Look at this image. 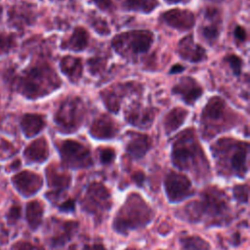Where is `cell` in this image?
<instances>
[{"mask_svg": "<svg viewBox=\"0 0 250 250\" xmlns=\"http://www.w3.org/2000/svg\"><path fill=\"white\" fill-rule=\"evenodd\" d=\"M16 91L29 100L50 95L62 85L56 71L47 62H38L24 69L21 75L12 77Z\"/></svg>", "mask_w": 250, "mask_h": 250, "instance_id": "6da1fadb", "label": "cell"}, {"mask_svg": "<svg viewBox=\"0 0 250 250\" xmlns=\"http://www.w3.org/2000/svg\"><path fill=\"white\" fill-rule=\"evenodd\" d=\"M172 162L181 170L189 171L197 179L209 176V165L193 130H185L178 136L172 147Z\"/></svg>", "mask_w": 250, "mask_h": 250, "instance_id": "7a4b0ae2", "label": "cell"}, {"mask_svg": "<svg viewBox=\"0 0 250 250\" xmlns=\"http://www.w3.org/2000/svg\"><path fill=\"white\" fill-rule=\"evenodd\" d=\"M229 211L225 194L216 188H210L202 192L200 200L190 202L185 213L193 222L205 219L211 225H222L230 221Z\"/></svg>", "mask_w": 250, "mask_h": 250, "instance_id": "3957f363", "label": "cell"}, {"mask_svg": "<svg viewBox=\"0 0 250 250\" xmlns=\"http://www.w3.org/2000/svg\"><path fill=\"white\" fill-rule=\"evenodd\" d=\"M152 217L153 212L146 201L138 193H131L116 214L113 228L119 233H127L132 229L145 227Z\"/></svg>", "mask_w": 250, "mask_h": 250, "instance_id": "277c9868", "label": "cell"}, {"mask_svg": "<svg viewBox=\"0 0 250 250\" xmlns=\"http://www.w3.org/2000/svg\"><path fill=\"white\" fill-rule=\"evenodd\" d=\"M153 39V33L149 30H131L114 36L111 46L117 54L130 59L147 52Z\"/></svg>", "mask_w": 250, "mask_h": 250, "instance_id": "5b68a950", "label": "cell"}, {"mask_svg": "<svg viewBox=\"0 0 250 250\" xmlns=\"http://www.w3.org/2000/svg\"><path fill=\"white\" fill-rule=\"evenodd\" d=\"M86 106L79 97L65 99L54 115V121L59 130L63 133H73L83 124Z\"/></svg>", "mask_w": 250, "mask_h": 250, "instance_id": "8992f818", "label": "cell"}, {"mask_svg": "<svg viewBox=\"0 0 250 250\" xmlns=\"http://www.w3.org/2000/svg\"><path fill=\"white\" fill-rule=\"evenodd\" d=\"M213 151L214 154H223L229 156L228 164H226V166L228 165V174L231 173L239 178L245 176L248 170L247 143H240L236 141L222 139L215 144Z\"/></svg>", "mask_w": 250, "mask_h": 250, "instance_id": "52a82bcc", "label": "cell"}, {"mask_svg": "<svg viewBox=\"0 0 250 250\" xmlns=\"http://www.w3.org/2000/svg\"><path fill=\"white\" fill-rule=\"evenodd\" d=\"M228 107L226 102L218 96L212 97L201 114V129L202 135L205 138H212L217 133L226 130L229 126L227 124Z\"/></svg>", "mask_w": 250, "mask_h": 250, "instance_id": "ba28073f", "label": "cell"}, {"mask_svg": "<svg viewBox=\"0 0 250 250\" xmlns=\"http://www.w3.org/2000/svg\"><path fill=\"white\" fill-rule=\"evenodd\" d=\"M58 149L65 167L78 169L92 165V157L89 148L74 140H64L58 145Z\"/></svg>", "mask_w": 250, "mask_h": 250, "instance_id": "9c48e42d", "label": "cell"}, {"mask_svg": "<svg viewBox=\"0 0 250 250\" xmlns=\"http://www.w3.org/2000/svg\"><path fill=\"white\" fill-rule=\"evenodd\" d=\"M110 195L107 189L99 183L91 184L85 193L82 201V207L85 211L100 215L110 208Z\"/></svg>", "mask_w": 250, "mask_h": 250, "instance_id": "30bf717a", "label": "cell"}, {"mask_svg": "<svg viewBox=\"0 0 250 250\" xmlns=\"http://www.w3.org/2000/svg\"><path fill=\"white\" fill-rule=\"evenodd\" d=\"M165 191L171 202H180L193 193L190 181L183 174L171 172L165 179Z\"/></svg>", "mask_w": 250, "mask_h": 250, "instance_id": "8fae6325", "label": "cell"}, {"mask_svg": "<svg viewBox=\"0 0 250 250\" xmlns=\"http://www.w3.org/2000/svg\"><path fill=\"white\" fill-rule=\"evenodd\" d=\"M140 89L141 86L133 82L115 84L101 92V97L105 107L109 111L117 113L120 109V104L123 98L129 93L139 91Z\"/></svg>", "mask_w": 250, "mask_h": 250, "instance_id": "7c38bea8", "label": "cell"}, {"mask_svg": "<svg viewBox=\"0 0 250 250\" xmlns=\"http://www.w3.org/2000/svg\"><path fill=\"white\" fill-rule=\"evenodd\" d=\"M11 181L17 191L25 197L34 195L43 186L41 176L29 170H23L17 173L12 177Z\"/></svg>", "mask_w": 250, "mask_h": 250, "instance_id": "4fadbf2b", "label": "cell"}, {"mask_svg": "<svg viewBox=\"0 0 250 250\" xmlns=\"http://www.w3.org/2000/svg\"><path fill=\"white\" fill-rule=\"evenodd\" d=\"M160 20L168 26L180 31L189 30L195 23V17L191 11L178 8L162 13Z\"/></svg>", "mask_w": 250, "mask_h": 250, "instance_id": "5bb4252c", "label": "cell"}, {"mask_svg": "<svg viewBox=\"0 0 250 250\" xmlns=\"http://www.w3.org/2000/svg\"><path fill=\"white\" fill-rule=\"evenodd\" d=\"M222 18L220 11L213 7L207 8L204 15V23L199 28L201 37L208 44H214L220 36Z\"/></svg>", "mask_w": 250, "mask_h": 250, "instance_id": "9a60e30c", "label": "cell"}, {"mask_svg": "<svg viewBox=\"0 0 250 250\" xmlns=\"http://www.w3.org/2000/svg\"><path fill=\"white\" fill-rule=\"evenodd\" d=\"M172 93L180 96L187 104L192 105L203 94V89L195 79L184 76L172 88Z\"/></svg>", "mask_w": 250, "mask_h": 250, "instance_id": "2e32d148", "label": "cell"}, {"mask_svg": "<svg viewBox=\"0 0 250 250\" xmlns=\"http://www.w3.org/2000/svg\"><path fill=\"white\" fill-rule=\"evenodd\" d=\"M155 114V108L144 106L139 104H134L126 110L125 119L129 124L135 127L146 129L151 126Z\"/></svg>", "mask_w": 250, "mask_h": 250, "instance_id": "e0dca14e", "label": "cell"}, {"mask_svg": "<svg viewBox=\"0 0 250 250\" xmlns=\"http://www.w3.org/2000/svg\"><path fill=\"white\" fill-rule=\"evenodd\" d=\"M89 132L95 139L109 140L116 136L118 125L108 114H103L94 120L90 126Z\"/></svg>", "mask_w": 250, "mask_h": 250, "instance_id": "ac0fdd59", "label": "cell"}, {"mask_svg": "<svg viewBox=\"0 0 250 250\" xmlns=\"http://www.w3.org/2000/svg\"><path fill=\"white\" fill-rule=\"evenodd\" d=\"M35 21L33 7L27 3H21L13 6L8 13V21L16 28H22L30 25Z\"/></svg>", "mask_w": 250, "mask_h": 250, "instance_id": "d6986e66", "label": "cell"}, {"mask_svg": "<svg viewBox=\"0 0 250 250\" xmlns=\"http://www.w3.org/2000/svg\"><path fill=\"white\" fill-rule=\"evenodd\" d=\"M177 51L183 60L190 62H199L206 59L205 50L194 43L191 35H188L179 41Z\"/></svg>", "mask_w": 250, "mask_h": 250, "instance_id": "ffe728a7", "label": "cell"}, {"mask_svg": "<svg viewBox=\"0 0 250 250\" xmlns=\"http://www.w3.org/2000/svg\"><path fill=\"white\" fill-rule=\"evenodd\" d=\"M49 146L45 137L31 142L23 150V157L28 163H43L49 157Z\"/></svg>", "mask_w": 250, "mask_h": 250, "instance_id": "44dd1931", "label": "cell"}, {"mask_svg": "<svg viewBox=\"0 0 250 250\" xmlns=\"http://www.w3.org/2000/svg\"><path fill=\"white\" fill-rule=\"evenodd\" d=\"M46 126L43 115L38 113H25L21 116L20 127L25 138H32L38 135Z\"/></svg>", "mask_w": 250, "mask_h": 250, "instance_id": "7402d4cb", "label": "cell"}, {"mask_svg": "<svg viewBox=\"0 0 250 250\" xmlns=\"http://www.w3.org/2000/svg\"><path fill=\"white\" fill-rule=\"evenodd\" d=\"M151 146L148 136L139 133H133L126 146V151L134 159L142 158L146 155Z\"/></svg>", "mask_w": 250, "mask_h": 250, "instance_id": "603a6c76", "label": "cell"}, {"mask_svg": "<svg viewBox=\"0 0 250 250\" xmlns=\"http://www.w3.org/2000/svg\"><path fill=\"white\" fill-rule=\"evenodd\" d=\"M60 68L71 83H76L82 77L83 65L80 58L72 56L62 57L60 61Z\"/></svg>", "mask_w": 250, "mask_h": 250, "instance_id": "cb8c5ba5", "label": "cell"}, {"mask_svg": "<svg viewBox=\"0 0 250 250\" xmlns=\"http://www.w3.org/2000/svg\"><path fill=\"white\" fill-rule=\"evenodd\" d=\"M89 43V34L87 30L81 26L74 28L70 37L62 42L61 48L63 50H70L73 52H81L87 48Z\"/></svg>", "mask_w": 250, "mask_h": 250, "instance_id": "d4e9b609", "label": "cell"}, {"mask_svg": "<svg viewBox=\"0 0 250 250\" xmlns=\"http://www.w3.org/2000/svg\"><path fill=\"white\" fill-rule=\"evenodd\" d=\"M188 111L183 107H175L170 110L164 118V130L167 135L179 129L186 121Z\"/></svg>", "mask_w": 250, "mask_h": 250, "instance_id": "484cf974", "label": "cell"}, {"mask_svg": "<svg viewBox=\"0 0 250 250\" xmlns=\"http://www.w3.org/2000/svg\"><path fill=\"white\" fill-rule=\"evenodd\" d=\"M44 214V205L38 200H31L26 204L25 217L29 228L33 230L37 229L42 223Z\"/></svg>", "mask_w": 250, "mask_h": 250, "instance_id": "4316f807", "label": "cell"}, {"mask_svg": "<svg viewBox=\"0 0 250 250\" xmlns=\"http://www.w3.org/2000/svg\"><path fill=\"white\" fill-rule=\"evenodd\" d=\"M59 229L56 233L51 237L50 243L53 247H59L63 245L74 233L75 229H77V223L75 222H64L59 226Z\"/></svg>", "mask_w": 250, "mask_h": 250, "instance_id": "83f0119b", "label": "cell"}, {"mask_svg": "<svg viewBox=\"0 0 250 250\" xmlns=\"http://www.w3.org/2000/svg\"><path fill=\"white\" fill-rule=\"evenodd\" d=\"M46 176L49 187L58 190L66 188L71 182V177L69 175L58 172L53 166H49L46 169Z\"/></svg>", "mask_w": 250, "mask_h": 250, "instance_id": "f1b7e54d", "label": "cell"}, {"mask_svg": "<svg viewBox=\"0 0 250 250\" xmlns=\"http://www.w3.org/2000/svg\"><path fill=\"white\" fill-rule=\"evenodd\" d=\"M157 0H123L122 6L127 11L140 12V13H151L158 7Z\"/></svg>", "mask_w": 250, "mask_h": 250, "instance_id": "f546056e", "label": "cell"}, {"mask_svg": "<svg viewBox=\"0 0 250 250\" xmlns=\"http://www.w3.org/2000/svg\"><path fill=\"white\" fill-rule=\"evenodd\" d=\"M185 250H209V244L199 236H186L180 240Z\"/></svg>", "mask_w": 250, "mask_h": 250, "instance_id": "4dcf8cb0", "label": "cell"}, {"mask_svg": "<svg viewBox=\"0 0 250 250\" xmlns=\"http://www.w3.org/2000/svg\"><path fill=\"white\" fill-rule=\"evenodd\" d=\"M17 45L15 34L0 33V57L8 55Z\"/></svg>", "mask_w": 250, "mask_h": 250, "instance_id": "1f68e13d", "label": "cell"}, {"mask_svg": "<svg viewBox=\"0 0 250 250\" xmlns=\"http://www.w3.org/2000/svg\"><path fill=\"white\" fill-rule=\"evenodd\" d=\"M90 23L93 26V28L101 35H107L110 32V29L107 25V22L104 21V19L93 15L90 18Z\"/></svg>", "mask_w": 250, "mask_h": 250, "instance_id": "d6a6232c", "label": "cell"}, {"mask_svg": "<svg viewBox=\"0 0 250 250\" xmlns=\"http://www.w3.org/2000/svg\"><path fill=\"white\" fill-rule=\"evenodd\" d=\"M88 64V69L92 75H98L100 74L105 67L106 61L104 60L103 58H98L94 57L88 60L87 62Z\"/></svg>", "mask_w": 250, "mask_h": 250, "instance_id": "836d02e7", "label": "cell"}, {"mask_svg": "<svg viewBox=\"0 0 250 250\" xmlns=\"http://www.w3.org/2000/svg\"><path fill=\"white\" fill-rule=\"evenodd\" d=\"M225 61L230 66L233 74L238 76L241 72V66H242L241 59L239 57H237L236 55H229L225 58Z\"/></svg>", "mask_w": 250, "mask_h": 250, "instance_id": "e575fe53", "label": "cell"}, {"mask_svg": "<svg viewBox=\"0 0 250 250\" xmlns=\"http://www.w3.org/2000/svg\"><path fill=\"white\" fill-rule=\"evenodd\" d=\"M233 195L236 200L247 203L248 202V187L245 186H236L233 188Z\"/></svg>", "mask_w": 250, "mask_h": 250, "instance_id": "d590c367", "label": "cell"}, {"mask_svg": "<svg viewBox=\"0 0 250 250\" xmlns=\"http://www.w3.org/2000/svg\"><path fill=\"white\" fill-rule=\"evenodd\" d=\"M12 250H44V249L41 246L34 244L32 242L20 240V241H17L12 246Z\"/></svg>", "mask_w": 250, "mask_h": 250, "instance_id": "8d00e7d4", "label": "cell"}, {"mask_svg": "<svg viewBox=\"0 0 250 250\" xmlns=\"http://www.w3.org/2000/svg\"><path fill=\"white\" fill-rule=\"evenodd\" d=\"M16 149L13 145L5 140L0 141V158H7L15 153Z\"/></svg>", "mask_w": 250, "mask_h": 250, "instance_id": "74e56055", "label": "cell"}, {"mask_svg": "<svg viewBox=\"0 0 250 250\" xmlns=\"http://www.w3.org/2000/svg\"><path fill=\"white\" fill-rule=\"evenodd\" d=\"M115 158V151L112 148L105 147L100 150V159L101 162L104 164L111 163Z\"/></svg>", "mask_w": 250, "mask_h": 250, "instance_id": "f35d334b", "label": "cell"}, {"mask_svg": "<svg viewBox=\"0 0 250 250\" xmlns=\"http://www.w3.org/2000/svg\"><path fill=\"white\" fill-rule=\"evenodd\" d=\"M21 206L13 205L7 213V216H6L7 221L9 222V224H16L18 220L21 218Z\"/></svg>", "mask_w": 250, "mask_h": 250, "instance_id": "ab89813d", "label": "cell"}, {"mask_svg": "<svg viewBox=\"0 0 250 250\" xmlns=\"http://www.w3.org/2000/svg\"><path fill=\"white\" fill-rule=\"evenodd\" d=\"M93 1L96 4V6L103 11L109 12L113 8V3L111 0H93Z\"/></svg>", "mask_w": 250, "mask_h": 250, "instance_id": "60d3db41", "label": "cell"}, {"mask_svg": "<svg viewBox=\"0 0 250 250\" xmlns=\"http://www.w3.org/2000/svg\"><path fill=\"white\" fill-rule=\"evenodd\" d=\"M234 36L238 41L244 42L247 38V33H246V30L244 29V27L237 25L234 29Z\"/></svg>", "mask_w": 250, "mask_h": 250, "instance_id": "b9f144b4", "label": "cell"}, {"mask_svg": "<svg viewBox=\"0 0 250 250\" xmlns=\"http://www.w3.org/2000/svg\"><path fill=\"white\" fill-rule=\"evenodd\" d=\"M74 207H75V203H74V200L72 199H67L65 200L64 202H62L60 206V209L62 211H64V212H69V211H73L74 210Z\"/></svg>", "mask_w": 250, "mask_h": 250, "instance_id": "7bdbcfd3", "label": "cell"}, {"mask_svg": "<svg viewBox=\"0 0 250 250\" xmlns=\"http://www.w3.org/2000/svg\"><path fill=\"white\" fill-rule=\"evenodd\" d=\"M184 69H185V67H184L183 65H181V64H175V65H173V66H172V68L170 69L169 73H172V74L179 73V72L184 71Z\"/></svg>", "mask_w": 250, "mask_h": 250, "instance_id": "ee69618b", "label": "cell"}, {"mask_svg": "<svg viewBox=\"0 0 250 250\" xmlns=\"http://www.w3.org/2000/svg\"><path fill=\"white\" fill-rule=\"evenodd\" d=\"M84 250H105L104 247L101 244H94V245H87L85 246Z\"/></svg>", "mask_w": 250, "mask_h": 250, "instance_id": "f6af8a7d", "label": "cell"}, {"mask_svg": "<svg viewBox=\"0 0 250 250\" xmlns=\"http://www.w3.org/2000/svg\"><path fill=\"white\" fill-rule=\"evenodd\" d=\"M134 179H135V181H136L139 185H141V184L143 183V181H144V174L141 173V172H138V173H136V174L134 175Z\"/></svg>", "mask_w": 250, "mask_h": 250, "instance_id": "bcb514c9", "label": "cell"}, {"mask_svg": "<svg viewBox=\"0 0 250 250\" xmlns=\"http://www.w3.org/2000/svg\"><path fill=\"white\" fill-rule=\"evenodd\" d=\"M21 166V160L20 159H16L14 162L11 163V169L12 170H16Z\"/></svg>", "mask_w": 250, "mask_h": 250, "instance_id": "7dc6e473", "label": "cell"}, {"mask_svg": "<svg viewBox=\"0 0 250 250\" xmlns=\"http://www.w3.org/2000/svg\"><path fill=\"white\" fill-rule=\"evenodd\" d=\"M168 4H177V3H187L189 0H165Z\"/></svg>", "mask_w": 250, "mask_h": 250, "instance_id": "c3c4849f", "label": "cell"}, {"mask_svg": "<svg viewBox=\"0 0 250 250\" xmlns=\"http://www.w3.org/2000/svg\"><path fill=\"white\" fill-rule=\"evenodd\" d=\"M2 15H3V8H2V6H1V4H0V21H1V20H2Z\"/></svg>", "mask_w": 250, "mask_h": 250, "instance_id": "681fc988", "label": "cell"}, {"mask_svg": "<svg viewBox=\"0 0 250 250\" xmlns=\"http://www.w3.org/2000/svg\"><path fill=\"white\" fill-rule=\"evenodd\" d=\"M208 1H213V2H220V1H223V0H208Z\"/></svg>", "mask_w": 250, "mask_h": 250, "instance_id": "f907efd6", "label": "cell"}, {"mask_svg": "<svg viewBox=\"0 0 250 250\" xmlns=\"http://www.w3.org/2000/svg\"><path fill=\"white\" fill-rule=\"evenodd\" d=\"M128 250H135V249H128Z\"/></svg>", "mask_w": 250, "mask_h": 250, "instance_id": "816d5d0a", "label": "cell"}]
</instances>
